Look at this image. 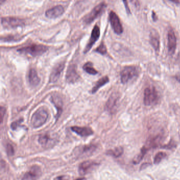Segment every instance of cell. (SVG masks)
Returning a JSON list of instances; mask_svg holds the SVG:
<instances>
[{
  "mask_svg": "<svg viewBox=\"0 0 180 180\" xmlns=\"http://www.w3.org/2000/svg\"><path fill=\"white\" fill-rule=\"evenodd\" d=\"M175 79H176L177 81L180 83V76H176V77H175Z\"/></svg>",
  "mask_w": 180,
  "mask_h": 180,
  "instance_id": "cell-35",
  "label": "cell"
},
{
  "mask_svg": "<svg viewBox=\"0 0 180 180\" xmlns=\"http://www.w3.org/2000/svg\"><path fill=\"white\" fill-rule=\"evenodd\" d=\"M23 121V120L20 119L19 120L16 121V122H13L11 124V128L12 130H16L17 129V127H19L20 124L21 123V122Z\"/></svg>",
  "mask_w": 180,
  "mask_h": 180,
  "instance_id": "cell-28",
  "label": "cell"
},
{
  "mask_svg": "<svg viewBox=\"0 0 180 180\" xmlns=\"http://www.w3.org/2000/svg\"><path fill=\"white\" fill-rule=\"evenodd\" d=\"M96 146H83L81 148V153L83 154H90L93 153L94 151L96 150Z\"/></svg>",
  "mask_w": 180,
  "mask_h": 180,
  "instance_id": "cell-23",
  "label": "cell"
},
{
  "mask_svg": "<svg viewBox=\"0 0 180 180\" xmlns=\"http://www.w3.org/2000/svg\"><path fill=\"white\" fill-rule=\"evenodd\" d=\"M1 24L4 28L10 29L23 26L24 21L16 17H4L1 18Z\"/></svg>",
  "mask_w": 180,
  "mask_h": 180,
  "instance_id": "cell-6",
  "label": "cell"
},
{
  "mask_svg": "<svg viewBox=\"0 0 180 180\" xmlns=\"http://www.w3.org/2000/svg\"><path fill=\"white\" fill-rule=\"evenodd\" d=\"M64 12V9L63 6L58 5L48 10L45 12V15L49 19H55L61 16Z\"/></svg>",
  "mask_w": 180,
  "mask_h": 180,
  "instance_id": "cell-11",
  "label": "cell"
},
{
  "mask_svg": "<svg viewBox=\"0 0 180 180\" xmlns=\"http://www.w3.org/2000/svg\"><path fill=\"white\" fill-rule=\"evenodd\" d=\"M6 110L5 108H4L3 106H1V109H0V115H1V123H2L3 120V117H4V115L6 113Z\"/></svg>",
  "mask_w": 180,
  "mask_h": 180,
  "instance_id": "cell-29",
  "label": "cell"
},
{
  "mask_svg": "<svg viewBox=\"0 0 180 180\" xmlns=\"http://www.w3.org/2000/svg\"><path fill=\"white\" fill-rule=\"evenodd\" d=\"M48 50V48L45 45L41 44H32L28 46L20 48L18 51L21 53L29 54L33 56H37L43 55Z\"/></svg>",
  "mask_w": 180,
  "mask_h": 180,
  "instance_id": "cell-3",
  "label": "cell"
},
{
  "mask_svg": "<svg viewBox=\"0 0 180 180\" xmlns=\"http://www.w3.org/2000/svg\"><path fill=\"white\" fill-rule=\"evenodd\" d=\"M118 101V95L116 93H113L109 97L107 102L106 109L108 111L112 112L114 111L116 107Z\"/></svg>",
  "mask_w": 180,
  "mask_h": 180,
  "instance_id": "cell-16",
  "label": "cell"
},
{
  "mask_svg": "<svg viewBox=\"0 0 180 180\" xmlns=\"http://www.w3.org/2000/svg\"><path fill=\"white\" fill-rule=\"evenodd\" d=\"M71 129L73 132L82 137L88 136L92 135L94 133L93 130L90 127H80L74 126L71 127Z\"/></svg>",
  "mask_w": 180,
  "mask_h": 180,
  "instance_id": "cell-15",
  "label": "cell"
},
{
  "mask_svg": "<svg viewBox=\"0 0 180 180\" xmlns=\"http://www.w3.org/2000/svg\"><path fill=\"white\" fill-rule=\"evenodd\" d=\"M83 69L88 74L91 75L98 74V71L93 67V64L91 62H87L83 66Z\"/></svg>",
  "mask_w": 180,
  "mask_h": 180,
  "instance_id": "cell-21",
  "label": "cell"
},
{
  "mask_svg": "<svg viewBox=\"0 0 180 180\" xmlns=\"http://www.w3.org/2000/svg\"><path fill=\"white\" fill-rule=\"evenodd\" d=\"M166 156H167V154L163 152H159L155 155V156L154 158V163L156 164H159L163 159L166 157Z\"/></svg>",
  "mask_w": 180,
  "mask_h": 180,
  "instance_id": "cell-24",
  "label": "cell"
},
{
  "mask_svg": "<svg viewBox=\"0 0 180 180\" xmlns=\"http://www.w3.org/2000/svg\"><path fill=\"white\" fill-rule=\"evenodd\" d=\"M107 4L104 2L101 3L93 8L89 13L84 17L83 22L86 24H89L94 21L96 19L101 15L106 10Z\"/></svg>",
  "mask_w": 180,
  "mask_h": 180,
  "instance_id": "cell-2",
  "label": "cell"
},
{
  "mask_svg": "<svg viewBox=\"0 0 180 180\" xmlns=\"http://www.w3.org/2000/svg\"><path fill=\"white\" fill-rule=\"evenodd\" d=\"M6 0H0V3L1 4H2L3 3H4L6 2Z\"/></svg>",
  "mask_w": 180,
  "mask_h": 180,
  "instance_id": "cell-36",
  "label": "cell"
},
{
  "mask_svg": "<svg viewBox=\"0 0 180 180\" xmlns=\"http://www.w3.org/2000/svg\"><path fill=\"white\" fill-rule=\"evenodd\" d=\"M6 151L9 156H12L14 154V150L13 147L10 144H7L6 147Z\"/></svg>",
  "mask_w": 180,
  "mask_h": 180,
  "instance_id": "cell-27",
  "label": "cell"
},
{
  "mask_svg": "<svg viewBox=\"0 0 180 180\" xmlns=\"http://www.w3.org/2000/svg\"><path fill=\"white\" fill-rule=\"evenodd\" d=\"M150 43L155 51H158L159 49V40L157 35L155 33L152 34L150 38Z\"/></svg>",
  "mask_w": 180,
  "mask_h": 180,
  "instance_id": "cell-20",
  "label": "cell"
},
{
  "mask_svg": "<svg viewBox=\"0 0 180 180\" xmlns=\"http://www.w3.org/2000/svg\"><path fill=\"white\" fill-rule=\"evenodd\" d=\"M152 18H153L154 21H156L158 19L157 16L156 15V13L154 12H153V13H152Z\"/></svg>",
  "mask_w": 180,
  "mask_h": 180,
  "instance_id": "cell-33",
  "label": "cell"
},
{
  "mask_svg": "<svg viewBox=\"0 0 180 180\" xmlns=\"http://www.w3.org/2000/svg\"><path fill=\"white\" fill-rule=\"evenodd\" d=\"M95 51L97 52L100 53L101 54H103V55H104L107 53V49H106V46L103 43H101L98 48L96 49Z\"/></svg>",
  "mask_w": 180,
  "mask_h": 180,
  "instance_id": "cell-26",
  "label": "cell"
},
{
  "mask_svg": "<svg viewBox=\"0 0 180 180\" xmlns=\"http://www.w3.org/2000/svg\"><path fill=\"white\" fill-rule=\"evenodd\" d=\"M100 34H101L100 28L97 25H96L95 27H94L93 30H92L90 39L85 48L84 53H87L88 52L90 51V49L92 48L93 45H94L96 42L99 39Z\"/></svg>",
  "mask_w": 180,
  "mask_h": 180,
  "instance_id": "cell-8",
  "label": "cell"
},
{
  "mask_svg": "<svg viewBox=\"0 0 180 180\" xmlns=\"http://www.w3.org/2000/svg\"><path fill=\"white\" fill-rule=\"evenodd\" d=\"M139 73L137 66H128L125 67L120 73V79L122 83H126L134 77H137Z\"/></svg>",
  "mask_w": 180,
  "mask_h": 180,
  "instance_id": "cell-5",
  "label": "cell"
},
{
  "mask_svg": "<svg viewBox=\"0 0 180 180\" xmlns=\"http://www.w3.org/2000/svg\"><path fill=\"white\" fill-rule=\"evenodd\" d=\"M51 100L57 110V114L56 118L57 119H58V118L60 116L61 113L62 112L63 102H62L61 98L58 96H53L51 98Z\"/></svg>",
  "mask_w": 180,
  "mask_h": 180,
  "instance_id": "cell-18",
  "label": "cell"
},
{
  "mask_svg": "<svg viewBox=\"0 0 180 180\" xmlns=\"http://www.w3.org/2000/svg\"><path fill=\"white\" fill-rule=\"evenodd\" d=\"M48 113L43 108H40L35 112L32 115L31 123L35 128L41 127L48 119Z\"/></svg>",
  "mask_w": 180,
  "mask_h": 180,
  "instance_id": "cell-1",
  "label": "cell"
},
{
  "mask_svg": "<svg viewBox=\"0 0 180 180\" xmlns=\"http://www.w3.org/2000/svg\"><path fill=\"white\" fill-rule=\"evenodd\" d=\"M123 2H124V4L125 7L126 8V11L127 12V14H130L131 13V12H130V8H129L128 5L127 0H123Z\"/></svg>",
  "mask_w": 180,
  "mask_h": 180,
  "instance_id": "cell-32",
  "label": "cell"
},
{
  "mask_svg": "<svg viewBox=\"0 0 180 180\" xmlns=\"http://www.w3.org/2000/svg\"><path fill=\"white\" fill-rule=\"evenodd\" d=\"M28 80L30 84L32 86H36L39 84L40 79L38 77L37 72L35 69H30L28 74Z\"/></svg>",
  "mask_w": 180,
  "mask_h": 180,
  "instance_id": "cell-17",
  "label": "cell"
},
{
  "mask_svg": "<svg viewBox=\"0 0 180 180\" xmlns=\"http://www.w3.org/2000/svg\"><path fill=\"white\" fill-rule=\"evenodd\" d=\"M167 48L170 55L174 53L176 48V37L173 30H169L167 34Z\"/></svg>",
  "mask_w": 180,
  "mask_h": 180,
  "instance_id": "cell-10",
  "label": "cell"
},
{
  "mask_svg": "<svg viewBox=\"0 0 180 180\" xmlns=\"http://www.w3.org/2000/svg\"><path fill=\"white\" fill-rule=\"evenodd\" d=\"M69 177L67 175H62L56 177L54 180H69Z\"/></svg>",
  "mask_w": 180,
  "mask_h": 180,
  "instance_id": "cell-31",
  "label": "cell"
},
{
  "mask_svg": "<svg viewBox=\"0 0 180 180\" xmlns=\"http://www.w3.org/2000/svg\"><path fill=\"white\" fill-rule=\"evenodd\" d=\"M64 63H59L54 67L51 73L50 82L55 83L58 80L61 72L64 70Z\"/></svg>",
  "mask_w": 180,
  "mask_h": 180,
  "instance_id": "cell-14",
  "label": "cell"
},
{
  "mask_svg": "<svg viewBox=\"0 0 180 180\" xmlns=\"http://www.w3.org/2000/svg\"><path fill=\"white\" fill-rule=\"evenodd\" d=\"M159 100V93L155 87H148L145 89L144 96V103L145 105H154L158 103Z\"/></svg>",
  "mask_w": 180,
  "mask_h": 180,
  "instance_id": "cell-4",
  "label": "cell"
},
{
  "mask_svg": "<svg viewBox=\"0 0 180 180\" xmlns=\"http://www.w3.org/2000/svg\"><path fill=\"white\" fill-rule=\"evenodd\" d=\"M76 180H85V178H79V179H78Z\"/></svg>",
  "mask_w": 180,
  "mask_h": 180,
  "instance_id": "cell-37",
  "label": "cell"
},
{
  "mask_svg": "<svg viewBox=\"0 0 180 180\" xmlns=\"http://www.w3.org/2000/svg\"><path fill=\"white\" fill-rule=\"evenodd\" d=\"M170 1L172 2L173 3H175V4H179L180 3V1L179 0H169Z\"/></svg>",
  "mask_w": 180,
  "mask_h": 180,
  "instance_id": "cell-34",
  "label": "cell"
},
{
  "mask_svg": "<svg viewBox=\"0 0 180 180\" xmlns=\"http://www.w3.org/2000/svg\"><path fill=\"white\" fill-rule=\"evenodd\" d=\"M97 165V163L92 161H86L83 162L80 164L79 167V172L80 174H86L88 172Z\"/></svg>",
  "mask_w": 180,
  "mask_h": 180,
  "instance_id": "cell-13",
  "label": "cell"
},
{
  "mask_svg": "<svg viewBox=\"0 0 180 180\" xmlns=\"http://www.w3.org/2000/svg\"><path fill=\"white\" fill-rule=\"evenodd\" d=\"M130 2L132 4V5L134 6L135 8H140V4L138 1V0H130Z\"/></svg>",
  "mask_w": 180,
  "mask_h": 180,
  "instance_id": "cell-30",
  "label": "cell"
},
{
  "mask_svg": "<svg viewBox=\"0 0 180 180\" xmlns=\"http://www.w3.org/2000/svg\"><path fill=\"white\" fill-rule=\"evenodd\" d=\"M109 19L111 27L117 34H121L123 32V28L120 21L119 17L114 11H111L109 15Z\"/></svg>",
  "mask_w": 180,
  "mask_h": 180,
  "instance_id": "cell-7",
  "label": "cell"
},
{
  "mask_svg": "<svg viewBox=\"0 0 180 180\" xmlns=\"http://www.w3.org/2000/svg\"><path fill=\"white\" fill-rule=\"evenodd\" d=\"M109 81V79L108 77H107V76L103 77L101 79H99L97 83H96L95 86L92 89L91 93H96L101 87H102L104 85H105L107 83H108Z\"/></svg>",
  "mask_w": 180,
  "mask_h": 180,
  "instance_id": "cell-19",
  "label": "cell"
},
{
  "mask_svg": "<svg viewBox=\"0 0 180 180\" xmlns=\"http://www.w3.org/2000/svg\"><path fill=\"white\" fill-rule=\"evenodd\" d=\"M79 77V75L77 72V66L74 64L70 65L67 72V81L70 83H73L77 81Z\"/></svg>",
  "mask_w": 180,
  "mask_h": 180,
  "instance_id": "cell-12",
  "label": "cell"
},
{
  "mask_svg": "<svg viewBox=\"0 0 180 180\" xmlns=\"http://www.w3.org/2000/svg\"><path fill=\"white\" fill-rule=\"evenodd\" d=\"M42 173L40 167L37 165L32 166L29 171L25 173L22 180H37Z\"/></svg>",
  "mask_w": 180,
  "mask_h": 180,
  "instance_id": "cell-9",
  "label": "cell"
},
{
  "mask_svg": "<svg viewBox=\"0 0 180 180\" xmlns=\"http://www.w3.org/2000/svg\"><path fill=\"white\" fill-rule=\"evenodd\" d=\"M50 140V138L47 134H43L39 138V142L42 146H46Z\"/></svg>",
  "mask_w": 180,
  "mask_h": 180,
  "instance_id": "cell-25",
  "label": "cell"
},
{
  "mask_svg": "<svg viewBox=\"0 0 180 180\" xmlns=\"http://www.w3.org/2000/svg\"><path fill=\"white\" fill-rule=\"evenodd\" d=\"M123 151H124L123 148H122V147H118L116 148H114V150H111L108 151L107 154L111 156H114L115 158H118L123 153Z\"/></svg>",
  "mask_w": 180,
  "mask_h": 180,
  "instance_id": "cell-22",
  "label": "cell"
}]
</instances>
